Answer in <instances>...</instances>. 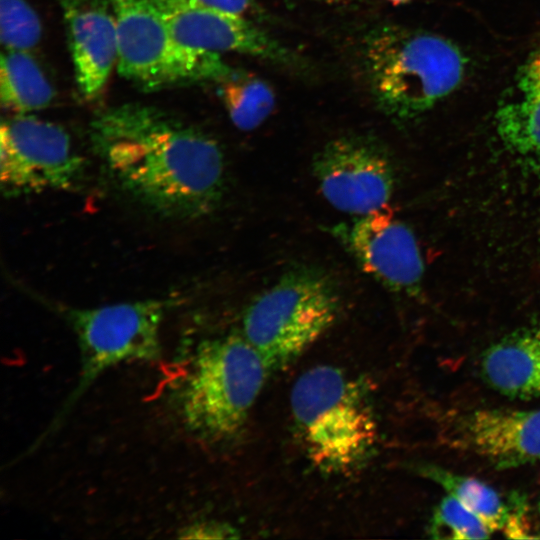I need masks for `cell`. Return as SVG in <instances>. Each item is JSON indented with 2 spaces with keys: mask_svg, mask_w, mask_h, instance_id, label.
Returning a JSON list of instances; mask_svg holds the SVG:
<instances>
[{
  "mask_svg": "<svg viewBox=\"0 0 540 540\" xmlns=\"http://www.w3.org/2000/svg\"><path fill=\"white\" fill-rule=\"evenodd\" d=\"M440 444L469 453L495 469L540 463V408H472L440 412Z\"/></svg>",
  "mask_w": 540,
  "mask_h": 540,
  "instance_id": "cell-10",
  "label": "cell"
},
{
  "mask_svg": "<svg viewBox=\"0 0 540 540\" xmlns=\"http://www.w3.org/2000/svg\"><path fill=\"white\" fill-rule=\"evenodd\" d=\"M329 232L384 287L409 295L419 292L424 264L418 243L411 229L386 208L355 216Z\"/></svg>",
  "mask_w": 540,
  "mask_h": 540,
  "instance_id": "cell-11",
  "label": "cell"
},
{
  "mask_svg": "<svg viewBox=\"0 0 540 540\" xmlns=\"http://www.w3.org/2000/svg\"><path fill=\"white\" fill-rule=\"evenodd\" d=\"M166 307L161 300L148 299L64 310L80 350L78 381L28 452L56 432L84 393L109 368L126 361L160 358V329Z\"/></svg>",
  "mask_w": 540,
  "mask_h": 540,
  "instance_id": "cell-5",
  "label": "cell"
},
{
  "mask_svg": "<svg viewBox=\"0 0 540 540\" xmlns=\"http://www.w3.org/2000/svg\"><path fill=\"white\" fill-rule=\"evenodd\" d=\"M538 512H539V516H540V501H539V504H538Z\"/></svg>",
  "mask_w": 540,
  "mask_h": 540,
  "instance_id": "cell-25",
  "label": "cell"
},
{
  "mask_svg": "<svg viewBox=\"0 0 540 540\" xmlns=\"http://www.w3.org/2000/svg\"><path fill=\"white\" fill-rule=\"evenodd\" d=\"M268 369L244 336L202 341L179 393L187 428L214 441L235 435L244 425Z\"/></svg>",
  "mask_w": 540,
  "mask_h": 540,
  "instance_id": "cell-3",
  "label": "cell"
},
{
  "mask_svg": "<svg viewBox=\"0 0 540 540\" xmlns=\"http://www.w3.org/2000/svg\"><path fill=\"white\" fill-rule=\"evenodd\" d=\"M433 538L485 539L492 531L458 499L447 494L434 509L429 526Z\"/></svg>",
  "mask_w": 540,
  "mask_h": 540,
  "instance_id": "cell-20",
  "label": "cell"
},
{
  "mask_svg": "<svg viewBox=\"0 0 540 540\" xmlns=\"http://www.w3.org/2000/svg\"><path fill=\"white\" fill-rule=\"evenodd\" d=\"M0 151V181L7 196L72 188L84 168L62 127L29 114L2 122Z\"/></svg>",
  "mask_w": 540,
  "mask_h": 540,
  "instance_id": "cell-8",
  "label": "cell"
},
{
  "mask_svg": "<svg viewBox=\"0 0 540 540\" xmlns=\"http://www.w3.org/2000/svg\"><path fill=\"white\" fill-rule=\"evenodd\" d=\"M117 28L118 73L145 91L219 82L231 69L220 54L179 43L148 0H109Z\"/></svg>",
  "mask_w": 540,
  "mask_h": 540,
  "instance_id": "cell-7",
  "label": "cell"
},
{
  "mask_svg": "<svg viewBox=\"0 0 540 540\" xmlns=\"http://www.w3.org/2000/svg\"><path fill=\"white\" fill-rule=\"evenodd\" d=\"M182 45L211 53L236 52L279 64L296 62L294 55L244 15L198 0H148Z\"/></svg>",
  "mask_w": 540,
  "mask_h": 540,
  "instance_id": "cell-12",
  "label": "cell"
},
{
  "mask_svg": "<svg viewBox=\"0 0 540 540\" xmlns=\"http://www.w3.org/2000/svg\"><path fill=\"white\" fill-rule=\"evenodd\" d=\"M340 297L334 282L314 268H295L258 294L243 314V336L268 368H281L335 322Z\"/></svg>",
  "mask_w": 540,
  "mask_h": 540,
  "instance_id": "cell-4",
  "label": "cell"
},
{
  "mask_svg": "<svg viewBox=\"0 0 540 540\" xmlns=\"http://www.w3.org/2000/svg\"><path fill=\"white\" fill-rule=\"evenodd\" d=\"M218 83L228 116L241 131L258 128L274 110L276 100L271 86L249 72L232 70Z\"/></svg>",
  "mask_w": 540,
  "mask_h": 540,
  "instance_id": "cell-18",
  "label": "cell"
},
{
  "mask_svg": "<svg viewBox=\"0 0 540 540\" xmlns=\"http://www.w3.org/2000/svg\"><path fill=\"white\" fill-rule=\"evenodd\" d=\"M421 474L440 485L447 494L458 499L476 514L492 531H501L509 538H526L531 527L525 518L521 499L506 501L493 487L481 480L455 473L435 465H424Z\"/></svg>",
  "mask_w": 540,
  "mask_h": 540,
  "instance_id": "cell-16",
  "label": "cell"
},
{
  "mask_svg": "<svg viewBox=\"0 0 540 540\" xmlns=\"http://www.w3.org/2000/svg\"><path fill=\"white\" fill-rule=\"evenodd\" d=\"M54 90L26 51L5 50L0 61V99L6 109L29 114L47 107Z\"/></svg>",
  "mask_w": 540,
  "mask_h": 540,
  "instance_id": "cell-17",
  "label": "cell"
},
{
  "mask_svg": "<svg viewBox=\"0 0 540 540\" xmlns=\"http://www.w3.org/2000/svg\"><path fill=\"white\" fill-rule=\"evenodd\" d=\"M210 6L244 15L253 6V0H198Z\"/></svg>",
  "mask_w": 540,
  "mask_h": 540,
  "instance_id": "cell-22",
  "label": "cell"
},
{
  "mask_svg": "<svg viewBox=\"0 0 540 540\" xmlns=\"http://www.w3.org/2000/svg\"><path fill=\"white\" fill-rule=\"evenodd\" d=\"M237 531L228 524L217 521H199L183 527L178 538L182 539H234Z\"/></svg>",
  "mask_w": 540,
  "mask_h": 540,
  "instance_id": "cell-21",
  "label": "cell"
},
{
  "mask_svg": "<svg viewBox=\"0 0 540 540\" xmlns=\"http://www.w3.org/2000/svg\"><path fill=\"white\" fill-rule=\"evenodd\" d=\"M364 62L377 106L394 119L409 120L458 88L467 61L442 36L386 26L368 35Z\"/></svg>",
  "mask_w": 540,
  "mask_h": 540,
  "instance_id": "cell-2",
  "label": "cell"
},
{
  "mask_svg": "<svg viewBox=\"0 0 540 540\" xmlns=\"http://www.w3.org/2000/svg\"><path fill=\"white\" fill-rule=\"evenodd\" d=\"M90 137L113 182L152 212L193 220L221 203L225 156L200 129L158 108L125 104L97 116Z\"/></svg>",
  "mask_w": 540,
  "mask_h": 540,
  "instance_id": "cell-1",
  "label": "cell"
},
{
  "mask_svg": "<svg viewBox=\"0 0 540 540\" xmlns=\"http://www.w3.org/2000/svg\"><path fill=\"white\" fill-rule=\"evenodd\" d=\"M481 375L498 393L511 399L540 396V323L521 327L482 354Z\"/></svg>",
  "mask_w": 540,
  "mask_h": 540,
  "instance_id": "cell-15",
  "label": "cell"
},
{
  "mask_svg": "<svg viewBox=\"0 0 540 540\" xmlns=\"http://www.w3.org/2000/svg\"><path fill=\"white\" fill-rule=\"evenodd\" d=\"M393 5H401V4H407L411 0H388Z\"/></svg>",
  "mask_w": 540,
  "mask_h": 540,
  "instance_id": "cell-24",
  "label": "cell"
},
{
  "mask_svg": "<svg viewBox=\"0 0 540 540\" xmlns=\"http://www.w3.org/2000/svg\"><path fill=\"white\" fill-rule=\"evenodd\" d=\"M312 172L326 201L354 217L386 208L394 191L392 161L383 146L366 135L327 142L314 155Z\"/></svg>",
  "mask_w": 540,
  "mask_h": 540,
  "instance_id": "cell-9",
  "label": "cell"
},
{
  "mask_svg": "<svg viewBox=\"0 0 540 540\" xmlns=\"http://www.w3.org/2000/svg\"><path fill=\"white\" fill-rule=\"evenodd\" d=\"M41 34L40 18L26 0H0V39L5 50L29 52Z\"/></svg>",
  "mask_w": 540,
  "mask_h": 540,
  "instance_id": "cell-19",
  "label": "cell"
},
{
  "mask_svg": "<svg viewBox=\"0 0 540 540\" xmlns=\"http://www.w3.org/2000/svg\"><path fill=\"white\" fill-rule=\"evenodd\" d=\"M320 1L338 4V3H351V2L361 1V0H320Z\"/></svg>",
  "mask_w": 540,
  "mask_h": 540,
  "instance_id": "cell-23",
  "label": "cell"
},
{
  "mask_svg": "<svg viewBox=\"0 0 540 540\" xmlns=\"http://www.w3.org/2000/svg\"><path fill=\"white\" fill-rule=\"evenodd\" d=\"M497 136L520 168L540 181V46L520 67L495 115Z\"/></svg>",
  "mask_w": 540,
  "mask_h": 540,
  "instance_id": "cell-14",
  "label": "cell"
},
{
  "mask_svg": "<svg viewBox=\"0 0 540 540\" xmlns=\"http://www.w3.org/2000/svg\"><path fill=\"white\" fill-rule=\"evenodd\" d=\"M290 399L310 457L321 468H348L373 445L376 425L361 389L339 369H309L297 379Z\"/></svg>",
  "mask_w": 540,
  "mask_h": 540,
  "instance_id": "cell-6",
  "label": "cell"
},
{
  "mask_svg": "<svg viewBox=\"0 0 540 540\" xmlns=\"http://www.w3.org/2000/svg\"><path fill=\"white\" fill-rule=\"evenodd\" d=\"M75 81L87 100L103 90L117 64L118 39L109 0H60Z\"/></svg>",
  "mask_w": 540,
  "mask_h": 540,
  "instance_id": "cell-13",
  "label": "cell"
}]
</instances>
